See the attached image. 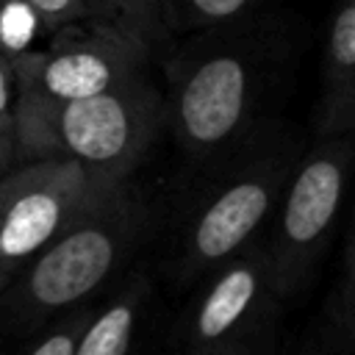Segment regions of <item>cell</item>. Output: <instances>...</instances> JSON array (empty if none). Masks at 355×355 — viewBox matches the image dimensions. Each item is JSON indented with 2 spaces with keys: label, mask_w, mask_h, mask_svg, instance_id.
<instances>
[{
  "label": "cell",
  "mask_w": 355,
  "mask_h": 355,
  "mask_svg": "<svg viewBox=\"0 0 355 355\" xmlns=\"http://www.w3.org/2000/svg\"><path fill=\"white\" fill-rule=\"evenodd\" d=\"M164 119V94L144 72L78 100L17 94L11 111L17 161L72 158L105 180L128 178Z\"/></svg>",
  "instance_id": "1"
},
{
  "label": "cell",
  "mask_w": 355,
  "mask_h": 355,
  "mask_svg": "<svg viewBox=\"0 0 355 355\" xmlns=\"http://www.w3.org/2000/svg\"><path fill=\"white\" fill-rule=\"evenodd\" d=\"M141 225L139 202L119 183L25 263L17 286L19 313L25 319H47L80 305L128 258Z\"/></svg>",
  "instance_id": "2"
},
{
  "label": "cell",
  "mask_w": 355,
  "mask_h": 355,
  "mask_svg": "<svg viewBox=\"0 0 355 355\" xmlns=\"http://www.w3.org/2000/svg\"><path fill=\"white\" fill-rule=\"evenodd\" d=\"M352 164L355 130L316 133L308 153L294 158L291 175L269 216L272 230L263 241L283 300L302 286L324 250L347 197Z\"/></svg>",
  "instance_id": "3"
},
{
  "label": "cell",
  "mask_w": 355,
  "mask_h": 355,
  "mask_svg": "<svg viewBox=\"0 0 355 355\" xmlns=\"http://www.w3.org/2000/svg\"><path fill=\"white\" fill-rule=\"evenodd\" d=\"M166 80V119L194 158L219 155L247 133L258 100V61L247 47H191L169 64Z\"/></svg>",
  "instance_id": "4"
},
{
  "label": "cell",
  "mask_w": 355,
  "mask_h": 355,
  "mask_svg": "<svg viewBox=\"0 0 355 355\" xmlns=\"http://www.w3.org/2000/svg\"><path fill=\"white\" fill-rule=\"evenodd\" d=\"M294 158L297 155L280 144L266 147L200 197L180 239V280L208 275L258 239V230L269 222L283 194Z\"/></svg>",
  "instance_id": "5"
},
{
  "label": "cell",
  "mask_w": 355,
  "mask_h": 355,
  "mask_svg": "<svg viewBox=\"0 0 355 355\" xmlns=\"http://www.w3.org/2000/svg\"><path fill=\"white\" fill-rule=\"evenodd\" d=\"M283 294L263 241H252L208 272L183 316V347L197 355L258 352L272 336Z\"/></svg>",
  "instance_id": "6"
},
{
  "label": "cell",
  "mask_w": 355,
  "mask_h": 355,
  "mask_svg": "<svg viewBox=\"0 0 355 355\" xmlns=\"http://www.w3.org/2000/svg\"><path fill=\"white\" fill-rule=\"evenodd\" d=\"M125 180H105L72 158H39L17 166L0 219V291L61 230Z\"/></svg>",
  "instance_id": "7"
},
{
  "label": "cell",
  "mask_w": 355,
  "mask_h": 355,
  "mask_svg": "<svg viewBox=\"0 0 355 355\" xmlns=\"http://www.w3.org/2000/svg\"><path fill=\"white\" fill-rule=\"evenodd\" d=\"M150 47L105 17H89L53 31L42 50L14 58L19 94L78 100L144 72Z\"/></svg>",
  "instance_id": "8"
},
{
  "label": "cell",
  "mask_w": 355,
  "mask_h": 355,
  "mask_svg": "<svg viewBox=\"0 0 355 355\" xmlns=\"http://www.w3.org/2000/svg\"><path fill=\"white\" fill-rule=\"evenodd\" d=\"M313 130H355V0H336L330 14Z\"/></svg>",
  "instance_id": "9"
},
{
  "label": "cell",
  "mask_w": 355,
  "mask_h": 355,
  "mask_svg": "<svg viewBox=\"0 0 355 355\" xmlns=\"http://www.w3.org/2000/svg\"><path fill=\"white\" fill-rule=\"evenodd\" d=\"M147 280L130 277L128 286L100 311L92 313L86 333L78 344V355H125L133 344L136 322L147 302Z\"/></svg>",
  "instance_id": "10"
},
{
  "label": "cell",
  "mask_w": 355,
  "mask_h": 355,
  "mask_svg": "<svg viewBox=\"0 0 355 355\" xmlns=\"http://www.w3.org/2000/svg\"><path fill=\"white\" fill-rule=\"evenodd\" d=\"M258 0H164V31H216L239 22Z\"/></svg>",
  "instance_id": "11"
},
{
  "label": "cell",
  "mask_w": 355,
  "mask_h": 355,
  "mask_svg": "<svg viewBox=\"0 0 355 355\" xmlns=\"http://www.w3.org/2000/svg\"><path fill=\"white\" fill-rule=\"evenodd\" d=\"M105 19L133 33L141 44L153 47L164 31V0H97Z\"/></svg>",
  "instance_id": "12"
},
{
  "label": "cell",
  "mask_w": 355,
  "mask_h": 355,
  "mask_svg": "<svg viewBox=\"0 0 355 355\" xmlns=\"http://www.w3.org/2000/svg\"><path fill=\"white\" fill-rule=\"evenodd\" d=\"M42 31H47L44 22L25 0H0V55L17 58L19 53L33 50Z\"/></svg>",
  "instance_id": "13"
},
{
  "label": "cell",
  "mask_w": 355,
  "mask_h": 355,
  "mask_svg": "<svg viewBox=\"0 0 355 355\" xmlns=\"http://www.w3.org/2000/svg\"><path fill=\"white\" fill-rule=\"evenodd\" d=\"M94 308H67V313L61 319H55V324H50L44 330L42 338H36L28 349L33 355H78V344L86 333V324L92 319Z\"/></svg>",
  "instance_id": "14"
},
{
  "label": "cell",
  "mask_w": 355,
  "mask_h": 355,
  "mask_svg": "<svg viewBox=\"0 0 355 355\" xmlns=\"http://www.w3.org/2000/svg\"><path fill=\"white\" fill-rule=\"evenodd\" d=\"M313 349L355 355V302L333 300L324 324L319 327V336L313 341Z\"/></svg>",
  "instance_id": "15"
},
{
  "label": "cell",
  "mask_w": 355,
  "mask_h": 355,
  "mask_svg": "<svg viewBox=\"0 0 355 355\" xmlns=\"http://www.w3.org/2000/svg\"><path fill=\"white\" fill-rule=\"evenodd\" d=\"M25 3L39 14V19L44 22V28L50 33L69 22H78V19L103 17L97 0H25Z\"/></svg>",
  "instance_id": "16"
},
{
  "label": "cell",
  "mask_w": 355,
  "mask_h": 355,
  "mask_svg": "<svg viewBox=\"0 0 355 355\" xmlns=\"http://www.w3.org/2000/svg\"><path fill=\"white\" fill-rule=\"evenodd\" d=\"M17 94H19V83H17L14 58L0 55V119L11 116V111L17 105Z\"/></svg>",
  "instance_id": "17"
},
{
  "label": "cell",
  "mask_w": 355,
  "mask_h": 355,
  "mask_svg": "<svg viewBox=\"0 0 355 355\" xmlns=\"http://www.w3.org/2000/svg\"><path fill=\"white\" fill-rule=\"evenodd\" d=\"M341 302H355V214H352V227H349V239L344 244V261H341V286H338V297Z\"/></svg>",
  "instance_id": "18"
},
{
  "label": "cell",
  "mask_w": 355,
  "mask_h": 355,
  "mask_svg": "<svg viewBox=\"0 0 355 355\" xmlns=\"http://www.w3.org/2000/svg\"><path fill=\"white\" fill-rule=\"evenodd\" d=\"M17 164V139H14V122L11 116L0 119V178L11 172Z\"/></svg>",
  "instance_id": "19"
},
{
  "label": "cell",
  "mask_w": 355,
  "mask_h": 355,
  "mask_svg": "<svg viewBox=\"0 0 355 355\" xmlns=\"http://www.w3.org/2000/svg\"><path fill=\"white\" fill-rule=\"evenodd\" d=\"M14 178H17V166L0 178V219H3V205H6V200H8V191H11V186H14Z\"/></svg>",
  "instance_id": "20"
}]
</instances>
